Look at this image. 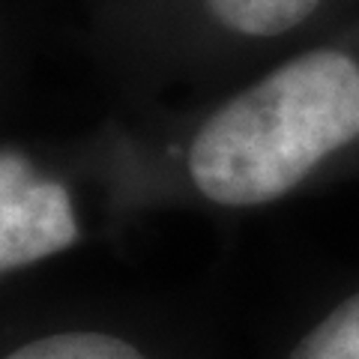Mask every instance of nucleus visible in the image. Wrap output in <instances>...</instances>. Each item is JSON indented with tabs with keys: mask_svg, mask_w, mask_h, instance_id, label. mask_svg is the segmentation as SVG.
<instances>
[{
	"mask_svg": "<svg viewBox=\"0 0 359 359\" xmlns=\"http://www.w3.org/2000/svg\"><path fill=\"white\" fill-rule=\"evenodd\" d=\"M359 138V63L318 48L228 99L198 129L189 174L222 207H257L297 189Z\"/></svg>",
	"mask_w": 359,
	"mask_h": 359,
	"instance_id": "obj_1",
	"label": "nucleus"
},
{
	"mask_svg": "<svg viewBox=\"0 0 359 359\" xmlns=\"http://www.w3.org/2000/svg\"><path fill=\"white\" fill-rule=\"evenodd\" d=\"M78 237L66 186L18 150H0V276L69 249Z\"/></svg>",
	"mask_w": 359,
	"mask_h": 359,
	"instance_id": "obj_2",
	"label": "nucleus"
},
{
	"mask_svg": "<svg viewBox=\"0 0 359 359\" xmlns=\"http://www.w3.org/2000/svg\"><path fill=\"white\" fill-rule=\"evenodd\" d=\"M323 0H204L210 15L240 36L273 39L309 21Z\"/></svg>",
	"mask_w": 359,
	"mask_h": 359,
	"instance_id": "obj_3",
	"label": "nucleus"
},
{
	"mask_svg": "<svg viewBox=\"0 0 359 359\" xmlns=\"http://www.w3.org/2000/svg\"><path fill=\"white\" fill-rule=\"evenodd\" d=\"M287 359H359V294L330 311Z\"/></svg>",
	"mask_w": 359,
	"mask_h": 359,
	"instance_id": "obj_4",
	"label": "nucleus"
},
{
	"mask_svg": "<svg viewBox=\"0 0 359 359\" xmlns=\"http://www.w3.org/2000/svg\"><path fill=\"white\" fill-rule=\"evenodd\" d=\"M6 359H144L141 351H135L117 335L105 332H60L45 335L25 347H18Z\"/></svg>",
	"mask_w": 359,
	"mask_h": 359,
	"instance_id": "obj_5",
	"label": "nucleus"
}]
</instances>
